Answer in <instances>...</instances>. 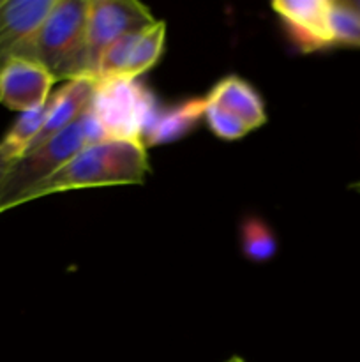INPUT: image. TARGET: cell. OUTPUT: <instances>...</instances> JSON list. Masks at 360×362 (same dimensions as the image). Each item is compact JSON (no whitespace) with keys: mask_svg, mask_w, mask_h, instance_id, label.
<instances>
[{"mask_svg":"<svg viewBox=\"0 0 360 362\" xmlns=\"http://www.w3.org/2000/svg\"><path fill=\"white\" fill-rule=\"evenodd\" d=\"M150 172L147 148L136 140H108L81 148L53 175L32 187L18 205L71 189L141 184Z\"/></svg>","mask_w":360,"mask_h":362,"instance_id":"cell-1","label":"cell"},{"mask_svg":"<svg viewBox=\"0 0 360 362\" xmlns=\"http://www.w3.org/2000/svg\"><path fill=\"white\" fill-rule=\"evenodd\" d=\"M88 0H55L23 59L41 64L55 81L88 76Z\"/></svg>","mask_w":360,"mask_h":362,"instance_id":"cell-2","label":"cell"},{"mask_svg":"<svg viewBox=\"0 0 360 362\" xmlns=\"http://www.w3.org/2000/svg\"><path fill=\"white\" fill-rule=\"evenodd\" d=\"M102 140L106 138L101 127L87 112L73 126L21 156L0 180V212L16 207L23 194L62 168L81 148Z\"/></svg>","mask_w":360,"mask_h":362,"instance_id":"cell-3","label":"cell"},{"mask_svg":"<svg viewBox=\"0 0 360 362\" xmlns=\"http://www.w3.org/2000/svg\"><path fill=\"white\" fill-rule=\"evenodd\" d=\"M155 112L154 95L136 80L95 81L88 113L106 138L141 141Z\"/></svg>","mask_w":360,"mask_h":362,"instance_id":"cell-4","label":"cell"},{"mask_svg":"<svg viewBox=\"0 0 360 362\" xmlns=\"http://www.w3.org/2000/svg\"><path fill=\"white\" fill-rule=\"evenodd\" d=\"M155 23L147 6L134 0H88V76L94 80L102 53L115 41Z\"/></svg>","mask_w":360,"mask_h":362,"instance_id":"cell-5","label":"cell"},{"mask_svg":"<svg viewBox=\"0 0 360 362\" xmlns=\"http://www.w3.org/2000/svg\"><path fill=\"white\" fill-rule=\"evenodd\" d=\"M55 0H0V69L23 59Z\"/></svg>","mask_w":360,"mask_h":362,"instance_id":"cell-6","label":"cell"},{"mask_svg":"<svg viewBox=\"0 0 360 362\" xmlns=\"http://www.w3.org/2000/svg\"><path fill=\"white\" fill-rule=\"evenodd\" d=\"M55 83V78L41 64L11 59L0 69V103L14 112H30L48 103Z\"/></svg>","mask_w":360,"mask_h":362,"instance_id":"cell-7","label":"cell"},{"mask_svg":"<svg viewBox=\"0 0 360 362\" xmlns=\"http://www.w3.org/2000/svg\"><path fill=\"white\" fill-rule=\"evenodd\" d=\"M328 7L330 0H277L272 4V9L302 52L332 46Z\"/></svg>","mask_w":360,"mask_h":362,"instance_id":"cell-8","label":"cell"},{"mask_svg":"<svg viewBox=\"0 0 360 362\" xmlns=\"http://www.w3.org/2000/svg\"><path fill=\"white\" fill-rule=\"evenodd\" d=\"M94 90L95 80H92V78L64 81V85L53 90L48 103H46V117L41 131L27 152L34 151L35 147L46 144L53 136L62 133L66 127L78 122L90 108Z\"/></svg>","mask_w":360,"mask_h":362,"instance_id":"cell-9","label":"cell"},{"mask_svg":"<svg viewBox=\"0 0 360 362\" xmlns=\"http://www.w3.org/2000/svg\"><path fill=\"white\" fill-rule=\"evenodd\" d=\"M205 99L235 115L251 131L258 129L267 122L263 99L249 81L242 80L240 76L222 78Z\"/></svg>","mask_w":360,"mask_h":362,"instance_id":"cell-10","label":"cell"},{"mask_svg":"<svg viewBox=\"0 0 360 362\" xmlns=\"http://www.w3.org/2000/svg\"><path fill=\"white\" fill-rule=\"evenodd\" d=\"M205 106L207 99L196 98L168 106L166 110H157L150 126L145 131L141 144L147 148V145L155 147L182 140L191 131L196 129L205 115Z\"/></svg>","mask_w":360,"mask_h":362,"instance_id":"cell-11","label":"cell"},{"mask_svg":"<svg viewBox=\"0 0 360 362\" xmlns=\"http://www.w3.org/2000/svg\"><path fill=\"white\" fill-rule=\"evenodd\" d=\"M164 39H166L164 21L155 20V23H152L150 27L136 32V35H134L133 49H131L129 64H127L126 74H124V80H136V78H140L141 74L147 73L150 67H154L162 55V49H164Z\"/></svg>","mask_w":360,"mask_h":362,"instance_id":"cell-12","label":"cell"},{"mask_svg":"<svg viewBox=\"0 0 360 362\" xmlns=\"http://www.w3.org/2000/svg\"><path fill=\"white\" fill-rule=\"evenodd\" d=\"M44 117L46 105L39 106V108L35 110H30V112L21 113L16 119V122L13 124V127L7 131L6 136L0 141V152L6 154L7 158L13 159V161H18L21 156L27 154L32 141L35 140V136H37L39 131H41Z\"/></svg>","mask_w":360,"mask_h":362,"instance_id":"cell-13","label":"cell"},{"mask_svg":"<svg viewBox=\"0 0 360 362\" xmlns=\"http://www.w3.org/2000/svg\"><path fill=\"white\" fill-rule=\"evenodd\" d=\"M328 30L332 46L360 48V13L348 0H330Z\"/></svg>","mask_w":360,"mask_h":362,"instance_id":"cell-14","label":"cell"},{"mask_svg":"<svg viewBox=\"0 0 360 362\" xmlns=\"http://www.w3.org/2000/svg\"><path fill=\"white\" fill-rule=\"evenodd\" d=\"M242 251L249 260L267 262L277 251V240L267 225L258 218H246L240 228Z\"/></svg>","mask_w":360,"mask_h":362,"instance_id":"cell-15","label":"cell"},{"mask_svg":"<svg viewBox=\"0 0 360 362\" xmlns=\"http://www.w3.org/2000/svg\"><path fill=\"white\" fill-rule=\"evenodd\" d=\"M203 119L207 120V126L212 133L217 138L226 141H235L239 138L246 136L247 133H251L249 127L242 122L240 119H236L235 115H232L226 110L219 108V106L212 105L207 101L205 106V115Z\"/></svg>","mask_w":360,"mask_h":362,"instance_id":"cell-16","label":"cell"},{"mask_svg":"<svg viewBox=\"0 0 360 362\" xmlns=\"http://www.w3.org/2000/svg\"><path fill=\"white\" fill-rule=\"evenodd\" d=\"M13 159L11 158H7L6 154H2V152H0V180L4 179V175H6L7 173V170L11 168V165H13Z\"/></svg>","mask_w":360,"mask_h":362,"instance_id":"cell-17","label":"cell"},{"mask_svg":"<svg viewBox=\"0 0 360 362\" xmlns=\"http://www.w3.org/2000/svg\"><path fill=\"white\" fill-rule=\"evenodd\" d=\"M349 189H353L355 193H360V180H356V182L349 184Z\"/></svg>","mask_w":360,"mask_h":362,"instance_id":"cell-18","label":"cell"},{"mask_svg":"<svg viewBox=\"0 0 360 362\" xmlns=\"http://www.w3.org/2000/svg\"><path fill=\"white\" fill-rule=\"evenodd\" d=\"M348 2H349V6L355 7V9L360 13V0H348Z\"/></svg>","mask_w":360,"mask_h":362,"instance_id":"cell-19","label":"cell"},{"mask_svg":"<svg viewBox=\"0 0 360 362\" xmlns=\"http://www.w3.org/2000/svg\"><path fill=\"white\" fill-rule=\"evenodd\" d=\"M226 362H246V361L240 359V357H232V359H228Z\"/></svg>","mask_w":360,"mask_h":362,"instance_id":"cell-20","label":"cell"}]
</instances>
